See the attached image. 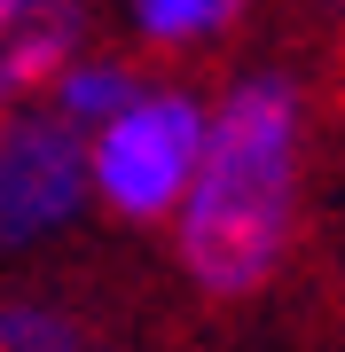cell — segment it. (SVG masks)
Listing matches in <instances>:
<instances>
[{
    "label": "cell",
    "mask_w": 345,
    "mask_h": 352,
    "mask_svg": "<svg viewBox=\"0 0 345 352\" xmlns=\"http://www.w3.org/2000/svg\"><path fill=\"white\" fill-rule=\"evenodd\" d=\"M306 149L314 94L298 71L251 63L220 94H205V149L165 219L189 289L236 305L291 266L298 227H306Z\"/></svg>",
    "instance_id": "obj_1"
},
{
    "label": "cell",
    "mask_w": 345,
    "mask_h": 352,
    "mask_svg": "<svg viewBox=\"0 0 345 352\" xmlns=\"http://www.w3.org/2000/svg\"><path fill=\"white\" fill-rule=\"evenodd\" d=\"M205 149V87L141 78L110 118L87 126V204L118 227H165Z\"/></svg>",
    "instance_id": "obj_2"
},
{
    "label": "cell",
    "mask_w": 345,
    "mask_h": 352,
    "mask_svg": "<svg viewBox=\"0 0 345 352\" xmlns=\"http://www.w3.org/2000/svg\"><path fill=\"white\" fill-rule=\"evenodd\" d=\"M87 212V133L48 102L0 110V251H39Z\"/></svg>",
    "instance_id": "obj_3"
},
{
    "label": "cell",
    "mask_w": 345,
    "mask_h": 352,
    "mask_svg": "<svg viewBox=\"0 0 345 352\" xmlns=\"http://www.w3.org/2000/svg\"><path fill=\"white\" fill-rule=\"evenodd\" d=\"M94 39L87 0H0V110L32 102L71 47Z\"/></svg>",
    "instance_id": "obj_4"
},
{
    "label": "cell",
    "mask_w": 345,
    "mask_h": 352,
    "mask_svg": "<svg viewBox=\"0 0 345 352\" xmlns=\"http://www.w3.org/2000/svg\"><path fill=\"white\" fill-rule=\"evenodd\" d=\"M118 8L149 55H212L243 32L251 0H118Z\"/></svg>",
    "instance_id": "obj_5"
},
{
    "label": "cell",
    "mask_w": 345,
    "mask_h": 352,
    "mask_svg": "<svg viewBox=\"0 0 345 352\" xmlns=\"http://www.w3.org/2000/svg\"><path fill=\"white\" fill-rule=\"evenodd\" d=\"M141 78H149V71H141L134 55H118V47H94V39H87V47H71L63 63L48 71V87H39V102H48L55 118H71V126L87 133L94 118H110L118 102H126V94L141 87Z\"/></svg>",
    "instance_id": "obj_6"
},
{
    "label": "cell",
    "mask_w": 345,
    "mask_h": 352,
    "mask_svg": "<svg viewBox=\"0 0 345 352\" xmlns=\"http://www.w3.org/2000/svg\"><path fill=\"white\" fill-rule=\"evenodd\" d=\"M0 352H94V337L55 298H0Z\"/></svg>",
    "instance_id": "obj_7"
},
{
    "label": "cell",
    "mask_w": 345,
    "mask_h": 352,
    "mask_svg": "<svg viewBox=\"0 0 345 352\" xmlns=\"http://www.w3.org/2000/svg\"><path fill=\"white\" fill-rule=\"evenodd\" d=\"M330 8H337V16H345V0H330Z\"/></svg>",
    "instance_id": "obj_8"
}]
</instances>
